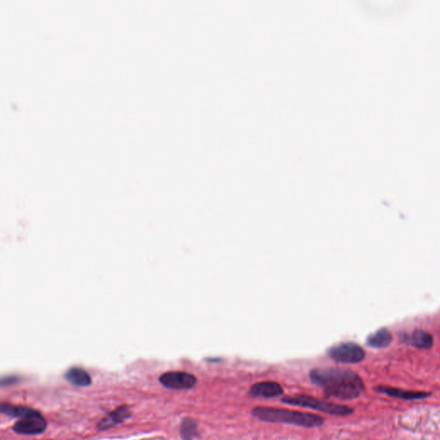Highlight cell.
<instances>
[{"label": "cell", "mask_w": 440, "mask_h": 440, "mask_svg": "<svg viewBox=\"0 0 440 440\" xmlns=\"http://www.w3.org/2000/svg\"><path fill=\"white\" fill-rule=\"evenodd\" d=\"M311 382L321 388L328 397L353 400L361 396L365 383L358 373L349 369L322 367L312 369L309 374Z\"/></svg>", "instance_id": "cell-1"}, {"label": "cell", "mask_w": 440, "mask_h": 440, "mask_svg": "<svg viewBox=\"0 0 440 440\" xmlns=\"http://www.w3.org/2000/svg\"><path fill=\"white\" fill-rule=\"evenodd\" d=\"M251 413L256 419L266 423L288 424L305 428L322 427L324 424V419L318 414L273 407L257 406Z\"/></svg>", "instance_id": "cell-2"}, {"label": "cell", "mask_w": 440, "mask_h": 440, "mask_svg": "<svg viewBox=\"0 0 440 440\" xmlns=\"http://www.w3.org/2000/svg\"><path fill=\"white\" fill-rule=\"evenodd\" d=\"M281 403L293 406L306 408L310 410L328 413L335 416H348L354 412L353 409L346 405H341L337 403H329L315 398L307 395H293V396H284Z\"/></svg>", "instance_id": "cell-3"}, {"label": "cell", "mask_w": 440, "mask_h": 440, "mask_svg": "<svg viewBox=\"0 0 440 440\" xmlns=\"http://www.w3.org/2000/svg\"><path fill=\"white\" fill-rule=\"evenodd\" d=\"M331 359L342 364H358L365 358V352L354 342H342L331 347L328 350Z\"/></svg>", "instance_id": "cell-4"}, {"label": "cell", "mask_w": 440, "mask_h": 440, "mask_svg": "<svg viewBox=\"0 0 440 440\" xmlns=\"http://www.w3.org/2000/svg\"><path fill=\"white\" fill-rule=\"evenodd\" d=\"M47 420L40 412L32 410L14 424L15 433L23 435H37L47 429Z\"/></svg>", "instance_id": "cell-5"}, {"label": "cell", "mask_w": 440, "mask_h": 440, "mask_svg": "<svg viewBox=\"0 0 440 440\" xmlns=\"http://www.w3.org/2000/svg\"><path fill=\"white\" fill-rule=\"evenodd\" d=\"M161 384L170 389H189L195 387L197 383V379L195 375L186 372H165L159 377Z\"/></svg>", "instance_id": "cell-6"}, {"label": "cell", "mask_w": 440, "mask_h": 440, "mask_svg": "<svg viewBox=\"0 0 440 440\" xmlns=\"http://www.w3.org/2000/svg\"><path fill=\"white\" fill-rule=\"evenodd\" d=\"M283 393V387L279 382L273 381L256 382L249 389V396L253 398L271 399L282 396Z\"/></svg>", "instance_id": "cell-7"}, {"label": "cell", "mask_w": 440, "mask_h": 440, "mask_svg": "<svg viewBox=\"0 0 440 440\" xmlns=\"http://www.w3.org/2000/svg\"><path fill=\"white\" fill-rule=\"evenodd\" d=\"M400 341L403 344L420 349H430L434 346V337L426 331L416 329L410 333L400 334Z\"/></svg>", "instance_id": "cell-8"}, {"label": "cell", "mask_w": 440, "mask_h": 440, "mask_svg": "<svg viewBox=\"0 0 440 440\" xmlns=\"http://www.w3.org/2000/svg\"><path fill=\"white\" fill-rule=\"evenodd\" d=\"M376 392L379 394H383L389 397L398 398V399L407 400V401H413V400L426 399L427 397L432 396V393L426 392V391H413V390H406V389L395 388V387H389V386L378 385L374 388Z\"/></svg>", "instance_id": "cell-9"}, {"label": "cell", "mask_w": 440, "mask_h": 440, "mask_svg": "<svg viewBox=\"0 0 440 440\" xmlns=\"http://www.w3.org/2000/svg\"><path fill=\"white\" fill-rule=\"evenodd\" d=\"M130 416H131V411L129 408L125 405L119 406L100 420L96 425V428L100 431L108 430L119 424L122 423Z\"/></svg>", "instance_id": "cell-10"}, {"label": "cell", "mask_w": 440, "mask_h": 440, "mask_svg": "<svg viewBox=\"0 0 440 440\" xmlns=\"http://www.w3.org/2000/svg\"><path fill=\"white\" fill-rule=\"evenodd\" d=\"M65 379L71 384L78 387H87L91 384V377L85 369L72 367L65 373Z\"/></svg>", "instance_id": "cell-11"}, {"label": "cell", "mask_w": 440, "mask_h": 440, "mask_svg": "<svg viewBox=\"0 0 440 440\" xmlns=\"http://www.w3.org/2000/svg\"><path fill=\"white\" fill-rule=\"evenodd\" d=\"M392 342V334L386 328H382L370 334L366 344L372 348H385Z\"/></svg>", "instance_id": "cell-12"}, {"label": "cell", "mask_w": 440, "mask_h": 440, "mask_svg": "<svg viewBox=\"0 0 440 440\" xmlns=\"http://www.w3.org/2000/svg\"><path fill=\"white\" fill-rule=\"evenodd\" d=\"M180 435L183 440H194L198 436L197 423L192 418H184L180 426Z\"/></svg>", "instance_id": "cell-13"}, {"label": "cell", "mask_w": 440, "mask_h": 440, "mask_svg": "<svg viewBox=\"0 0 440 440\" xmlns=\"http://www.w3.org/2000/svg\"><path fill=\"white\" fill-rule=\"evenodd\" d=\"M32 409L28 408V407L13 405V404L7 403H1V413L6 416L11 417V418L20 419L25 414H27Z\"/></svg>", "instance_id": "cell-14"}, {"label": "cell", "mask_w": 440, "mask_h": 440, "mask_svg": "<svg viewBox=\"0 0 440 440\" xmlns=\"http://www.w3.org/2000/svg\"><path fill=\"white\" fill-rule=\"evenodd\" d=\"M17 377H15V376H8V377H3L1 379V385L5 386V385H10V384H14V383H16L17 382Z\"/></svg>", "instance_id": "cell-15"}]
</instances>
